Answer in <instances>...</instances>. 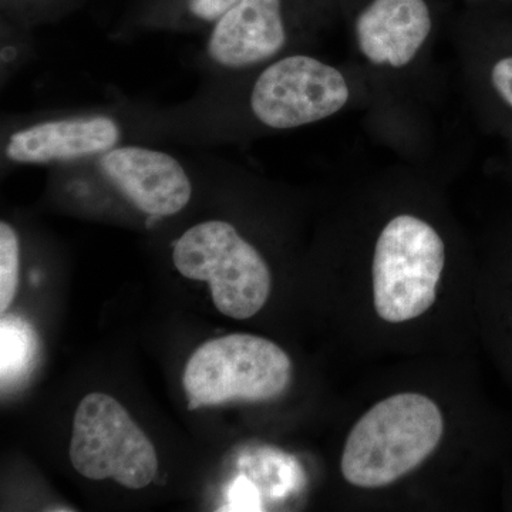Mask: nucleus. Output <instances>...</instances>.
<instances>
[{"label": "nucleus", "mask_w": 512, "mask_h": 512, "mask_svg": "<svg viewBox=\"0 0 512 512\" xmlns=\"http://www.w3.org/2000/svg\"><path fill=\"white\" fill-rule=\"evenodd\" d=\"M471 2H476V0H471Z\"/></svg>", "instance_id": "obj_17"}, {"label": "nucleus", "mask_w": 512, "mask_h": 512, "mask_svg": "<svg viewBox=\"0 0 512 512\" xmlns=\"http://www.w3.org/2000/svg\"><path fill=\"white\" fill-rule=\"evenodd\" d=\"M20 247L15 229L0 224V312L8 311L19 285Z\"/></svg>", "instance_id": "obj_13"}, {"label": "nucleus", "mask_w": 512, "mask_h": 512, "mask_svg": "<svg viewBox=\"0 0 512 512\" xmlns=\"http://www.w3.org/2000/svg\"><path fill=\"white\" fill-rule=\"evenodd\" d=\"M292 379V362L271 340L232 333L208 340L192 353L184 372L188 407L266 402L281 396Z\"/></svg>", "instance_id": "obj_3"}, {"label": "nucleus", "mask_w": 512, "mask_h": 512, "mask_svg": "<svg viewBox=\"0 0 512 512\" xmlns=\"http://www.w3.org/2000/svg\"><path fill=\"white\" fill-rule=\"evenodd\" d=\"M229 510L256 511L259 510L258 494L254 484L245 477H238L229 490Z\"/></svg>", "instance_id": "obj_14"}, {"label": "nucleus", "mask_w": 512, "mask_h": 512, "mask_svg": "<svg viewBox=\"0 0 512 512\" xmlns=\"http://www.w3.org/2000/svg\"><path fill=\"white\" fill-rule=\"evenodd\" d=\"M433 28L427 0H370L356 18L363 55L376 64L403 67L414 59Z\"/></svg>", "instance_id": "obj_10"}, {"label": "nucleus", "mask_w": 512, "mask_h": 512, "mask_svg": "<svg viewBox=\"0 0 512 512\" xmlns=\"http://www.w3.org/2000/svg\"><path fill=\"white\" fill-rule=\"evenodd\" d=\"M446 262L443 239L420 218L399 215L384 227L373 256L377 315L390 323L419 318L437 298Z\"/></svg>", "instance_id": "obj_4"}, {"label": "nucleus", "mask_w": 512, "mask_h": 512, "mask_svg": "<svg viewBox=\"0 0 512 512\" xmlns=\"http://www.w3.org/2000/svg\"><path fill=\"white\" fill-rule=\"evenodd\" d=\"M177 271L210 285L215 308L245 320L264 308L271 295V271L254 245L227 221L200 222L174 242Z\"/></svg>", "instance_id": "obj_2"}, {"label": "nucleus", "mask_w": 512, "mask_h": 512, "mask_svg": "<svg viewBox=\"0 0 512 512\" xmlns=\"http://www.w3.org/2000/svg\"><path fill=\"white\" fill-rule=\"evenodd\" d=\"M36 333L22 319L3 318L0 326V353H2V387L29 372L37 356Z\"/></svg>", "instance_id": "obj_11"}, {"label": "nucleus", "mask_w": 512, "mask_h": 512, "mask_svg": "<svg viewBox=\"0 0 512 512\" xmlns=\"http://www.w3.org/2000/svg\"><path fill=\"white\" fill-rule=\"evenodd\" d=\"M491 77L495 90L512 107V57H505L495 64Z\"/></svg>", "instance_id": "obj_15"}, {"label": "nucleus", "mask_w": 512, "mask_h": 512, "mask_svg": "<svg viewBox=\"0 0 512 512\" xmlns=\"http://www.w3.org/2000/svg\"><path fill=\"white\" fill-rule=\"evenodd\" d=\"M121 127L103 114L40 121L8 138L5 156L16 164L72 163L119 146Z\"/></svg>", "instance_id": "obj_9"}, {"label": "nucleus", "mask_w": 512, "mask_h": 512, "mask_svg": "<svg viewBox=\"0 0 512 512\" xmlns=\"http://www.w3.org/2000/svg\"><path fill=\"white\" fill-rule=\"evenodd\" d=\"M70 461L80 476L93 481L113 478L130 490H141L158 471L156 448L114 397L90 393L73 420Z\"/></svg>", "instance_id": "obj_5"}, {"label": "nucleus", "mask_w": 512, "mask_h": 512, "mask_svg": "<svg viewBox=\"0 0 512 512\" xmlns=\"http://www.w3.org/2000/svg\"><path fill=\"white\" fill-rule=\"evenodd\" d=\"M444 420L439 406L419 393L387 397L350 431L342 456L349 484L379 488L412 473L439 446Z\"/></svg>", "instance_id": "obj_1"}, {"label": "nucleus", "mask_w": 512, "mask_h": 512, "mask_svg": "<svg viewBox=\"0 0 512 512\" xmlns=\"http://www.w3.org/2000/svg\"><path fill=\"white\" fill-rule=\"evenodd\" d=\"M101 175L136 210L154 218L173 217L187 207L192 184L183 164L141 146H117L97 160Z\"/></svg>", "instance_id": "obj_7"}, {"label": "nucleus", "mask_w": 512, "mask_h": 512, "mask_svg": "<svg viewBox=\"0 0 512 512\" xmlns=\"http://www.w3.org/2000/svg\"><path fill=\"white\" fill-rule=\"evenodd\" d=\"M239 0H157L151 16L183 20L194 25H212Z\"/></svg>", "instance_id": "obj_12"}, {"label": "nucleus", "mask_w": 512, "mask_h": 512, "mask_svg": "<svg viewBox=\"0 0 512 512\" xmlns=\"http://www.w3.org/2000/svg\"><path fill=\"white\" fill-rule=\"evenodd\" d=\"M47 2H49V0H3V5L13 10H29L45 6Z\"/></svg>", "instance_id": "obj_16"}, {"label": "nucleus", "mask_w": 512, "mask_h": 512, "mask_svg": "<svg viewBox=\"0 0 512 512\" xmlns=\"http://www.w3.org/2000/svg\"><path fill=\"white\" fill-rule=\"evenodd\" d=\"M348 100V83L338 69L313 57L291 56L259 74L251 110L264 126L286 130L328 119Z\"/></svg>", "instance_id": "obj_6"}, {"label": "nucleus", "mask_w": 512, "mask_h": 512, "mask_svg": "<svg viewBox=\"0 0 512 512\" xmlns=\"http://www.w3.org/2000/svg\"><path fill=\"white\" fill-rule=\"evenodd\" d=\"M296 0H239L212 23L207 52L225 69H247L272 59L288 40Z\"/></svg>", "instance_id": "obj_8"}]
</instances>
